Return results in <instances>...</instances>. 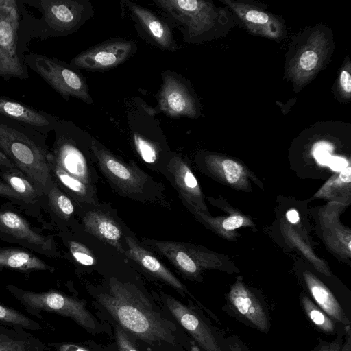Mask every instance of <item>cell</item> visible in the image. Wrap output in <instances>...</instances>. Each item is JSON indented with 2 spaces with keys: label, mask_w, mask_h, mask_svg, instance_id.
Returning <instances> with one entry per match:
<instances>
[{
  "label": "cell",
  "mask_w": 351,
  "mask_h": 351,
  "mask_svg": "<svg viewBox=\"0 0 351 351\" xmlns=\"http://www.w3.org/2000/svg\"><path fill=\"white\" fill-rule=\"evenodd\" d=\"M82 221L86 232L124 252L121 244L122 230L112 217L99 210H91L85 214Z\"/></svg>",
  "instance_id": "d6986e66"
},
{
  "label": "cell",
  "mask_w": 351,
  "mask_h": 351,
  "mask_svg": "<svg viewBox=\"0 0 351 351\" xmlns=\"http://www.w3.org/2000/svg\"><path fill=\"white\" fill-rule=\"evenodd\" d=\"M0 320L25 328L37 329V323L12 308L0 304Z\"/></svg>",
  "instance_id": "4316f807"
},
{
  "label": "cell",
  "mask_w": 351,
  "mask_h": 351,
  "mask_svg": "<svg viewBox=\"0 0 351 351\" xmlns=\"http://www.w3.org/2000/svg\"><path fill=\"white\" fill-rule=\"evenodd\" d=\"M135 148L142 160L148 164H154L158 158V152L156 145L140 135H134Z\"/></svg>",
  "instance_id": "83f0119b"
},
{
  "label": "cell",
  "mask_w": 351,
  "mask_h": 351,
  "mask_svg": "<svg viewBox=\"0 0 351 351\" xmlns=\"http://www.w3.org/2000/svg\"><path fill=\"white\" fill-rule=\"evenodd\" d=\"M3 182L10 186L23 202H33L38 196L40 191L28 178L16 168L2 170Z\"/></svg>",
  "instance_id": "cb8c5ba5"
},
{
  "label": "cell",
  "mask_w": 351,
  "mask_h": 351,
  "mask_svg": "<svg viewBox=\"0 0 351 351\" xmlns=\"http://www.w3.org/2000/svg\"><path fill=\"white\" fill-rule=\"evenodd\" d=\"M167 169L180 196L192 206L199 197L198 182L187 164L180 156L173 157L167 163Z\"/></svg>",
  "instance_id": "ffe728a7"
},
{
  "label": "cell",
  "mask_w": 351,
  "mask_h": 351,
  "mask_svg": "<svg viewBox=\"0 0 351 351\" xmlns=\"http://www.w3.org/2000/svg\"><path fill=\"white\" fill-rule=\"evenodd\" d=\"M0 351H27L24 342L0 337Z\"/></svg>",
  "instance_id": "d6a6232c"
},
{
  "label": "cell",
  "mask_w": 351,
  "mask_h": 351,
  "mask_svg": "<svg viewBox=\"0 0 351 351\" xmlns=\"http://www.w3.org/2000/svg\"><path fill=\"white\" fill-rule=\"evenodd\" d=\"M23 60L64 99L69 100L72 97L88 104L93 103L85 78L72 65L32 52L24 53Z\"/></svg>",
  "instance_id": "277c9868"
},
{
  "label": "cell",
  "mask_w": 351,
  "mask_h": 351,
  "mask_svg": "<svg viewBox=\"0 0 351 351\" xmlns=\"http://www.w3.org/2000/svg\"><path fill=\"white\" fill-rule=\"evenodd\" d=\"M49 167L51 178H54L56 182L66 189L71 195L81 201L95 202V198L90 186L69 176L58 168L52 166H49Z\"/></svg>",
  "instance_id": "603a6c76"
},
{
  "label": "cell",
  "mask_w": 351,
  "mask_h": 351,
  "mask_svg": "<svg viewBox=\"0 0 351 351\" xmlns=\"http://www.w3.org/2000/svg\"><path fill=\"white\" fill-rule=\"evenodd\" d=\"M339 178L342 182L346 183H350L351 182V169L350 167H346L341 171Z\"/></svg>",
  "instance_id": "b9f144b4"
},
{
  "label": "cell",
  "mask_w": 351,
  "mask_h": 351,
  "mask_svg": "<svg viewBox=\"0 0 351 351\" xmlns=\"http://www.w3.org/2000/svg\"><path fill=\"white\" fill-rule=\"evenodd\" d=\"M19 27L17 1L0 0V77L6 80L29 77L19 48Z\"/></svg>",
  "instance_id": "5b68a950"
},
{
  "label": "cell",
  "mask_w": 351,
  "mask_h": 351,
  "mask_svg": "<svg viewBox=\"0 0 351 351\" xmlns=\"http://www.w3.org/2000/svg\"><path fill=\"white\" fill-rule=\"evenodd\" d=\"M91 149L101 171L121 192L130 197L143 194L147 182L143 172L119 160L93 139Z\"/></svg>",
  "instance_id": "9c48e42d"
},
{
  "label": "cell",
  "mask_w": 351,
  "mask_h": 351,
  "mask_svg": "<svg viewBox=\"0 0 351 351\" xmlns=\"http://www.w3.org/2000/svg\"><path fill=\"white\" fill-rule=\"evenodd\" d=\"M15 166L7 158V156L0 150V169L1 170L15 169Z\"/></svg>",
  "instance_id": "f35d334b"
},
{
  "label": "cell",
  "mask_w": 351,
  "mask_h": 351,
  "mask_svg": "<svg viewBox=\"0 0 351 351\" xmlns=\"http://www.w3.org/2000/svg\"><path fill=\"white\" fill-rule=\"evenodd\" d=\"M241 19L247 29L256 35L277 40L284 34V27L280 20L254 5L222 0Z\"/></svg>",
  "instance_id": "4fadbf2b"
},
{
  "label": "cell",
  "mask_w": 351,
  "mask_h": 351,
  "mask_svg": "<svg viewBox=\"0 0 351 351\" xmlns=\"http://www.w3.org/2000/svg\"><path fill=\"white\" fill-rule=\"evenodd\" d=\"M329 165L332 169L337 171H341V170L346 168L347 162L346 161L341 158H335L333 160L330 161V162H329Z\"/></svg>",
  "instance_id": "ab89813d"
},
{
  "label": "cell",
  "mask_w": 351,
  "mask_h": 351,
  "mask_svg": "<svg viewBox=\"0 0 351 351\" xmlns=\"http://www.w3.org/2000/svg\"><path fill=\"white\" fill-rule=\"evenodd\" d=\"M44 137L34 128L0 114V150L40 193L51 179Z\"/></svg>",
  "instance_id": "3957f363"
},
{
  "label": "cell",
  "mask_w": 351,
  "mask_h": 351,
  "mask_svg": "<svg viewBox=\"0 0 351 351\" xmlns=\"http://www.w3.org/2000/svg\"><path fill=\"white\" fill-rule=\"evenodd\" d=\"M155 5L184 27L190 40L210 30L219 12L211 2L202 0H154Z\"/></svg>",
  "instance_id": "8992f818"
},
{
  "label": "cell",
  "mask_w": 351,
  "mask_h": 351,
  "mask_svg": "<svg viewBox=\"0 0 351 351\" xmlns=\"http://www.w3.org/2000/svg\"><path fill=\"white\" fill-rule=\"evenodd\" d=\"M243 223V219L241 216L233 215L226 219L223 223L225 230H231L241 227Z\"/></svg>",
  "instance_id": "d590c367"
},
{
  "label": "cell",
  "mask_w": 351,
  "mask_h": 351,
  "mask_svg": "<svg viewBox=\"0 0 351 351\" xmlns=\"http://www.w3.org/2000/svg\"><path fill=\"white\" fill-rule=\"evenodd\" d=\"M221 167L230 184L235 183L239 180L242 168L237 162L230 159H225L221 161Z\"/></svg>",
  "instance_id": "4dcf8cb0"
},
{
  "label": "cell",
  "mask_w": 351,
  "mask_h": 351,
  "mask_svg": "<svg viewBox=\"0 0 351 351\" xmlns=\"http://www.w3.org/2000/svg\"><path fill=\"white\" fill-rule=\"evenodd\" d=\"M157 97L159 111L167 116L195 118L197 115L195 98L187 86L173 73L162 74V84Z\"/></svg>",
  "instance_id": "8fae6325"
},
{
  "label": "cell",
  "mask_w": 351,
  "mask_h": 351,
  "mask_svg": "<svg viewBox=\"0 0 351 351\" xmlns=\"http://www.w3.org/2000/svg\"><path fill=\"white\" fill-rule=\"evenodd\" d=\"M48 204L51 210L58 217L67 220L74 213L75 208L71 199L53 182L52 178L45 187Z\"/></svg>",
  "instance_id": "d4e9b609"
},
{
  "label": "cell",
  "mask_w": 351,
  "mask_h": 351,
  "mask_svg": "<svg viewBox=\"0 0 351 351\" xmlns=\"http://www.w3.org/2000/svg\"><path fill=\"white\" fill-rule=\"evenodd\" d=\"M69 245L73 257L77 263L84 266L95 265V258L85 245L75 241H70Z\"/></svg>",
  "instance_id": "f1b7e54d"
},
{
  "label": "cell",
  "mask_w": 351,
  "mask_h": 351,
  "mask_svg": "<svg viewBox=\"0 0 351 351\" xmlns=\"http://www.w3.org/2000/svg\"><path fill=\"white\" fill-rule=\"evenodd\" d=\"M165 303L176 319L205 351H221L211 330L202 319L189 306L169 295Z\"/></svg>",
  "instance_id": "5bb4252c"
},
{
  "label": "cell",
  "mask_w": 351,
  "mask_h": 351,
  "mask_svg": "<svg viewBox=\"0 0 351 351\" xmlns=\"http://www.w3.org/2000/svg\"><path fill=\"white\" fill-rule=\"evenodd\" d=\"M59 351H88L87 349L73 343H65L60 346Z\"/></svg>",
  "instance_id": "60d3db41"
},
{
  "label": "cell",
  "mask_w": 351,
  "mask_h": 351,
  "mask_svg": "<svg viewBox=\"0 0 351 351\" xmlns=\"http://www.w3.org/2000/svg\"><path fill=\"white\" fill-rule=\"evenodd\" d=\"M305 280L313 298L319 308L333 321L345 326L350 325V321L330 290L311 274L306 275Z\"/></svg>",
  "instance_id": "44dd1931"
},
{
  "label": "cell",
  "mask_w": 351,
  "mask_h": 351,
  "mask_svg": "<svg viewBox=\"0 0 351 351\" xmlns=\"http://www.w3.org/2000/svg\"><path fill=\"white\" fill-rule=\"evenodd\" d=\"M127 250L124 254L154 276L164 281L180 293L190 294L184 285L152 253L141 246L134 239L125 236Z\"/></svg>",
  "instance_id": "e0dca14e"
},
{
  "label": "cell",
  "mask_w": 351,
  "mask_h": 351,
  "mask_svg": "<svg viewBox=\"0 0 351 351\" xmlns=\"http://www.w3.org/2000/svg\"><path fill=\"white\" fill-rule=\"evenodd\" d=\"M301 304L308 319L317 328L328 334L335 332V321L304 295L301 296Z\"/></svg>",
  "instance_id": "484cf974"
},
{
  "label": "cell",
  "mask_w": 351,
  "mask_h": 351,
  "mask_svg": "<svg viewBox=\"0 0 351 351\" xmlns=\"http://www.w3.org/2000/svg\"><path fill=\"white\" fill-rule=\"evenodd\" d=\"M136 50L134 40L110 39L77 54L72 58L70 64L77 69L105 71L125 62Z\"/></svg>",
  "instance_id": "30bf717a"
},
{
  "label": "cell",
  "mask_w": 351,
  "mask_h": 351,
  "mask_svg": "<svg viewBox=\"0 0 351 351\" xmlns=\"http://www.w3.org/2000/svg\"><path fill=\"white\" fill-rule=\"evenodd\" d=\"M135 25L145 38L162 50L174 51L179 49L170 26L152 10L132 1H125Z\"/></svg>",
  "instance_id": "7c38bea8"
},
{
  "label": "cell",
  "mask_w": 351,
  "mask_h": 351,
  "mask_svg": "<svg viewBox=\"0 0 351 351\" xmlns=\"http://www.w3.org/2000/svg\"><path fill=\"white\" fill-rule=\"evenodd\" d=\"M0 232L39 250L50 249L49 239L34 232L27 221L14 212L0 210Z\"/></svg>",
  "instance_id": "ac0fdd59"
},
{
  "label": "cell",
  "mask_w": 351,
  "mask_h": 351,
  "mask_svg": "<svg viewBox=\"0 0 351 351\" xmlns=\"http://www.w3.org/2000/svg\"><path fill=\"white\" fill-rule=\"evenodd\" d=\"M0 268L23 271L49 270L50 267L31 252L19 248L0 247Z\"/></svg>",
  "instance_id": "7402d4cb"
},
{
  "label": "cell",
  "mask_w": 351,
  "mask_h": 351,
  "mask_svg": "<svg viewBox=\"0 0 351 351\" xmlns=\"http://www.w3.org/2000/svg\"><path fill=\"white\" fill-rule=\"evenodd\" d=\"M228 346L230 351H247L242 341L237 337L228 339Z\"/></svg>",
  "instance_id": "8d00e7d4"
},
{
  "label": "cell",
  "mask_w": 351,
  "mask_h": 351,
  "mask_svg": "<svg viewBox=\"0 0 351 351\" xmlns=\"http://www.w3.org/2000/svg\"><path fill=\"white\" fill-rule=\"evenodd\" d=\"M0 114L24 123L45 136L55 129L59 121L55 116L45 111L2 96H0Z\"/></svg>",
  "instance_id": "2e32d148"
},
{
  "label": "cell",
  "mask_w": 351,
  "mask_h": 351,
  "mask_svg": "<svg viewBox=\"0 0 351 351\" xmlns=\"http://www.w3.org/2000/svg\"><path fill=\"white\" fill-rule=\"evenodd\" d=\"M24 3L38 10L40 16L28 13L17 1L19 16V43L22 55L27 51L32 38L47 39L66 36L76 32L93 14L92 5L86 0H30Z\"/></svg>",
  "instance_id": "7a4b0ae2"
},
{
  "label": "cell",
  "mask_w": 351,
  "mask_h": 351,
  "mask_svg": "<svg viewBox=\"0 0 351 351\" xmlns=\"http://www.w3.org/2000/svg\"><path fill=\"white\" fill-rule=\"evenodd\" d=\"M230 305L237 313L259 330L267 333L269 317L265 307L241 283H236L228 294Z\"/></svg>",
  "instance_id": "9a60e30c"
},
{
  "label": "cell",
  "mask_w": 351,
  "mask_h": 351,
  "mask_svg": "<svg viewBox=\"0 0 351 351\" xmlns=\"http://www.w3.org/2000/svg\"><path fill=\"white\" fill-rule=\"evenodd\" d=\"M21 302L33 310L58 313L73 319L86 330H95L96 322L85 303L56 291L36 293L14 288Z\"/></svg>",
  "instance_id": "ba28073f"
},
{
  "label": "cell",
  "mask_w": 351,
  "mask_h": 351,
  "mask_svg": "<svg viewBox=\"0 0 351 351\" xmlns=\"http://www.w3.org/2000/svg\"><path fill=\"white\" fill-rule=\"evenodd\" d=\"M190 351H199V349L196 344L193 343L191 347Z\"/></svg>",
  "instance_id": "ee69618b"
},
{
  "label": "cell",
  "mask_w": 351,
  "mask_h": 351,
  "mask_svg": "<svg viewBox=\"0 0 351 351\" xmlns=\"http://www.w3.org/2000/svg\"><path fill=\"white\" fill-rule=\"evenodd\" d=\"M330 49L329 37L324 31L316 29L308 34L287 69V77L293 82L295 90L306 85L319 72L328 58Z\"/></svg>",
  "instance_id": "52a82bcc"
},
{
  "label": "cell",
  "mask_w": 351,
  "mask_h": 351,
  "mask_svg": "<svg viewBox=\"0 0 351 351\" xmlns=\"http://www.w3.org/2000/svg\"><path fill=\"white\" fill-rule=\"evenodd\" d=\"M0 196L23 202L22 197L18 195L10 186L0 180Z\"/></svg>",
  "instance_id": "e575fe53"
},
{
  "label": "cell",
  "mask_w": 351,
  "mask_h": 351,
  "mask_svg": "<svg viewBox=\"0 0 351 351\" xmlns=\"http://www.w3.org/2000/svg\"><path fill=\"white\" fill-rule=\"evenodd\" d=\"M288 221L292 223H296L299 221V215L295 210H290L286 214Z\"/></svg>",
  "instance_id": "7bdbcfd3"
},
{
  "label": "cell",
  "mask_w": 351,
  "mask_h": 351,
  "mask_svg": "<svg viewBox=\"0 0 351 351\" xmlns=\"http://www.w3.org/2000/svg\"><path fill=\"white\" fill-rule=\"evenodd\" d=\"M337 88L341 97L346 100L351 98L350 62L348 60L341 69L338 80Z\"/></svg>",
  "instance_id": "f546056e"
},
{
  "label": "cell",
  "mask_w": 351,
  "mask_h": 351,
  "mask_svg": "<svg viewBox=\"0 0 351 351\" xmlns=\"http://www.w3.org/2000/svg\"><path fill=\"white\" fill-rule=\"evenodd\" d=\"M346 337L340 351H351V330L350 326H345Z\"/></svg>",
  "instance_id": "74e56055"
},
{
  "label": "cell",
  "mask_w": 351,
  "mask_h": 351,
  "mask_svg": "<svg viewBox=\"0 0 351 351\" xmlns=\"http://www.w3.org/2000/svg\"><path fill=\"white\" fill-rule=\"evenodd\" d=\"M343 342V335L340 333L338 334L333 341L330 342H323L311 351H340Z\"/></svg>",
  "instance_id": "836d02e7"
},
{
  "label": "cell",
  "mask_w": 351,
  "mask_h": 351,
  "mask_svg": "<svg viewBox=\"0 0 351 351\" xmlns=\"http://www.w3.org/2000/svg\"><path fill=\"white\" fill-rule=\"evenodd\" d=\"M97 298L122 328L141 340L150 344L175 343L171 323L154 311L134 285L112 278L108 291Z\"/></svg>",
  "instance_id": "6da1fadb"
},
{
  "label": "cell",
  "mask_w": 351,
  "mask_h": 351,
  "mask_svg": "<svg viewBox=\"0 0 351 351\" xmlns=\"http://www.w3.org/2000/svg\"><path fill=\"white\" fill-rule=\"evenodd\" d=\"M115 335L119 351H138L119 325L116 328Z\"/></svg>",
  "instance_id": "1f68e13d"
}]
</instances>
